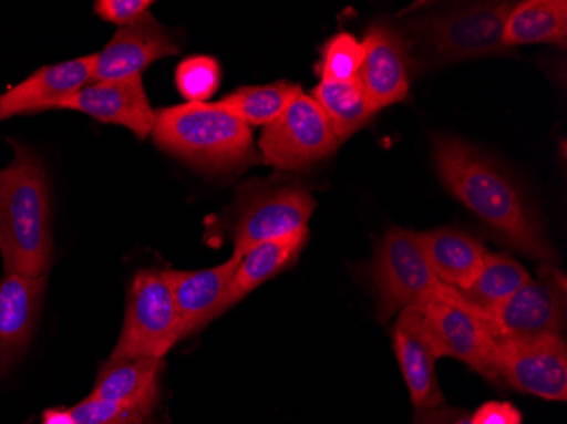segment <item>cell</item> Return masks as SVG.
I'll return each instance as SVG.
<instances>
[{
    "mask_svg": "<svg viewBox=\"0 0 567 424\" xmlns=\"http://www.w3.org/2000/svg\"><path fill=\"white\" fill-rule=\"evenodd\" d=\"M433 161L449 193L508 247L543 265L557 260L537 210L493 156L457 136L441 135L433 142Z\"/></svg>",
    "mask_w": 567,
    "mask_h": 424,
    "instance_id": "1",
    "label": "cell"
},
{
    "mask_svg": "<svg viewBox=\"0 0 567 424\" xmlns=\"http://www.w3.org/2000/svg\"><path fill=\"white\" fill-rule=\"evenodd\" d=\"M14 148V162L0 170V254L6 273L44 277L53 254L47 175L31 149Z\"/></svg>",
    "mask_w": 567,
    "mask_h": 424,
    "instance_id": "2",
    "label": "cell"
},
{
    "mask_svg": "<svg viewBox=\"0 0 567 424\" xmlns=\"http://www.w3.org/2000/svg\"><path fill=\"white\" fill-rule=\"evenodd\" d=\"M158 148L212 172H235L257 162L251 127L216 102H186L155 111Z\"/></svg>",
    "mask_w": 567,
    "mask_h": 424,
    "instance_id": "3",
    "label": "cell"
},
{
    "mask_svg": "<svg viewBox=\"0 0 567 424\" xmlns=\"http://www.w3.org/2000/svg\"><path fill=\"white\" fill-rule=\"evenodd\" d=\"M368 276L378 294V316L382 323L403 309L430 302H445L466 309L486 321L483 311L471 304L461 290L436 277L416 232L403 228L388 229L375 248Z\"/></svg>",
    "mask_w": 567,
    "mask_h": 424,
    "instance_id": "4",
    "label": "cell"
},
{
    "mask_svg": "<svg viewBox=\"0 0 567 424\" xmlns=\"http://www.w3.org/2000/svg\"><path fill=\"white\" fill-rule=\"evenodd\" d=\"M509 2L457 6L441 14L416 19L411 28L422 40L433 62H461L502 55Z\"/></svg>",
    "mask_w": 567,
    "mask_h": 424,
    "instance_id": "5",
    "label": "cell"
},
{
    "mask_svg": "<svg viewBox=\"0 0 567 424\" xmlns=\"http://www.w3.org/2000/svg\"><path fill=\"white\" fill-rule=\"evenodd\" d=\"M315 197L299 184H254L244 187L234 207V257L241 258L264 241L309 231Z\"/></svg>",
    "mask_w": 567,
    "mask_h": 424,
    "instance_id": "6",
    "label": "cell"
},
{
    "mask_svg": "<svg viewBox=\"0 0 567 424\" xmlns=\"http://www.w3.org/2000/svg\"><path fill=\"white\" fill-rule=\"evenodd\" d=\"M183 338V323L164 273L140 270L127 290L123 330L111 359H165Z\"/></svg>",
    "mask_w": 567,
    "mask_h": 424,
    "instance_id": "7",
    "label": "cell"
},
{
    "mask_svg": "<svg viewBox=\"0 0 567 424\" xmlns=\"http://www.w3.org/2000/svg\"><path fill=\"white\" fill-rule=\"evenodd\" d=\"M339 146L320 105L305 92L264 127L259 139L264 162L279 170H305L333 155Z\"/></svg>",
    "mask_w": 567,
    "mask_h": 424,
    "instance_id": "8",
    "label": "cell"
},
{
    "mask_svg": "<svg viewBox=\"0 0 567 424\" xmlns=\"http://www.w3.org/2000/svg\"><path fill=\"white\" fill-rule=\"evenodd\" d=\"M486 323L498 340L560 334L566 324V279L554 263H544L537 279L486 312Z\"/></svg>",
    "mask_w": 567,
    "mask_h": 424,
    "instance_id": "9",
    "label": "cell"
},
{
    "mask_svg": "<svg viewBox=\"0 0 567 424\" xmlns=\"http://www.w3.org/2000/svg\"><path fill=\"white\" fill-rule=\"evenodd\" d=\"M499 379L524 394L567 400V347L560 334L498 340Z\"/></svg>",
    "mask_w": 567,
    "mask_h": 424,
    "instance_id": "10",
    "label": "cell"
},
{
    "mask_svg": "<svg viewBox=\"0 0 567 424\" xmlns=\"http://www.w3.org/2000/svg\"><path fill=\"white\" fill-rule=\"evenodd\" d=\"M436 352L461 360L487 381H499L498 338L486 321L445 302L422 306Z\"/></svg>",
    "mask_w": 567,
    "mask_h": 424,
    "instance_id": "11",
    "label": "cell"
},
{
    "mask_svg": "<svg viewBox=\"0 0 567 424\" xmlns=\"http://www.w3.org/2000/svg\"><path fill=\"white\" fill-rule=\"evenodd\" d=\"M365 56L359 81L375 111L404 101L410 94V56L403 34L391 22L378 21L369 28Z\"/></svg>",
    "mask_w": 567,
    "mask_h": 424,
    "instance_id": "12",
    "label": "cell"
},
{
    "mask_svg": "<svg viewBox=\"0 0 567 424\" xmlns=\"http://www.w3.org/2000/svg\"><path fill=\"white\" fill-rule=\"evenodd\" d=\"M393 347L413 406L416 410L442 406L444 394L435 372L441 355L436 352L422 306H411L400 312L393 330Z\"/></svg>",
    "mask_w": 567,
    "mask_h": 424,
    "instance_id": "13",
    "label": "cell"
},
{
    "mask_svg": "<svg viewBox=\"0 0 567 424\" xmlns=\"http://www.w3.org/2000/svg\"><path fill=\"white\" fill-rule=\"evenodd\" d=\"M59 110L87 114L102 123L117 124L140 139L152 135L155 111L150 105L142 76L91 82L60 104Z\"/></svg>",
    "mask_w": 567,
    "mask_h": 424,
    "instance_id": "14",
    "label": "cell"
},
{
    "mask_svg": "<svg viewBox=\"0 0 567 424\" xmlns=\"http://www.w3.org/2000/svg\"><path fill=\"white\" fill-rule=\"evenodd\" d=\"M172 55H178L177 44L157 19L146 12L133 24L120 28L104 50L95 53L92 82L142 76L152 63Z\"/></svg>",
    "mask_w": 567,
    "mask_h": 424,
    "instance_id": "15",
    "label": "cell"
},
{
    "mask_svg": "<svg viewBox=\"0 0 567 424\" xmlns=\"http://www.w3.org/2000/svg\"><path fill=\"white\" fill-rule=\"evenodd\" d=\"M240 260L241 258L231 255L225 263L216 265L213 269L162 272L171 287L172 298L183 323L184 338L196 333L209 321L228 311L226 301H228L229 283L234 279Z\"/></svg>",
    "mask_w": 567,
    "mask_h": 424,
    "instance_id": "16",
    "label": "cell"
},
{
    "mask_svg": "<svg viewBox=\"0 0 567 424\" xmlns=\"http://www.w3.org/2000/svg\"><path fill=\"white\" fill-rule=\"evenodd\" d=\"M95 55L69 60L37 70L24 82L0 94V123L21 114L59 110L70 95L92 82Z\"/></svg>",
    "mask_w": 567,
    "mask_h": 424,
    "instance_id": "17",
    "label": "cell"
},
{
    "mask_svg": "<svg viewBox=\"0 0 567 424\" xmlns=\"http://www.w3.org/2000/svg\"><path fill=\"white\" fill-rule=\"evenodd\" d=\"M47 277L6 273L0 280V372L30 343L43 301Z\"/></svg>",
    "mask_w": 567,
    "mask_h": 424,
    "instance_id": "18",
    "label": "cell"
},
{
    "mask_svg": "<svg viewBox=\"0 0 567 424\" xmlns=\"http://www.w3.org/2000/svg\"><path fill=\"white\" fill-rule=\"evenodd\" d=\"M164 359H107L99 369L92 397L153 413L161 397Z\"/></svg>",
    "mask_w": 567,
    "mask_h": 424,
    "instance_id": "19",
    "label": "cell"
},
{
    "mask_svg": "<svg viewBox=\"0 0 567 424\" xmlns=\"http://www.w3.org/2000/svg\"><path fill=\"white\" fill-rule=\"evenodd\" d=\"M416 236L433 272L442 282L457 290L473 286L487 254L476 238L454 228L432 229Z\"/></svg>",
    "mask_w": 567,
    "mask_h": 424,
    "instance_id": "20",
    "label": "cell"
},
{
    "mask_svg": "<svg viewBox=\"0 0 567 424\" xmlns=\"http://www.w3.org/2000/svg\"><path fill=\"white\" fill-rule=\"evenodd\" d=\"M308 238L309 231H302L280 240L264 241L250 248L241 257L234 279L229 283L226 308H234L241 299L247 298L251 290L291 267L301 255Z\"/></svg>",
    "mask_w": 567,
    "mask_h": 424,
    "instance_id": "21",
    "label": "cell"
},
{
    "mask_svg": "<svg viewBox=\"0 0 567 424\" xmlns=\"http://www.w3.org/2000/svg\"><path fill=\"white\" fill-rule=\"evenodd\" d=\"M566 0H527L513 6L503 31L506 48L550 43L566 46Z\"/></svg>",
    "mask_w": 567,
    "mask_h": 424,
    "instance_id": "22",
    "label": "cell"
},
{
    "mask_svg": "<svg viewBox=\"0 0 567 424\" xmlns=\"http://www.w3.org/2000/svg\"><path fill=\"white\" fill-rule=\"evenodd\" d=\"M311 97L320 105L340 143L365 126L378 113L360 84L359 76L350 82L321 81L311 92Z\"/></svg>",
    "mask_w": 567,
    "mask_h": 424,
    "instance_id": "23",
    "label": "cell"
},
{
    "mask_svg": "<svg viewBox=\"0 0 567 424\" xmlns=\"http://www.w3.org/2000/svg\"><path fill=\"white\" fill-rule=\"evenodd\" d=\"M302 94V89L289 82L241 87L223 97L216 104L234 116L240 117L248 126H264L276 121L291 102Z\"/></svg>",
    "mask_w": 567,
    "mask_h": 424,
    "instance_id": "24",
    "label": "cell"
},
{
    "mask_svg": "<svg viewBox=\"0 0 567 424\" xmlns=\"http://www.w3.org/2000/svg\"><path fill=\"white\" fill-rule=\"evenodd\" d=\"M530 279L527 270L517 260L506 255L486 254L483 269L477 273L473 286L461 292L486 318L487 311L512 298Z\"/></svg>",
    "mask_w": 567,
    "mask_h": 424,
    "instance_id": "25",
    "label": "cell"
},
{
    "mask_svg": "<svg viewBox=\"0 0 567 424\" xmlns=\"http://www.w3.org/2000/svg\"><path fill=\"white\" fill-rule=\"evenodd\" d=\"M364 46L352 34H337L327 41L321 51V62L318 66L321 81H355L360 69H362V63H364Z\"/></svg>",
    "mask_w": 567,
    "mask_h": 424,
    "instance_id": "26",
    "label": "cell"
},
{
    "mask_svg": "<svg viewBox=\"0 0 567 424\" xmlns=\"http://www.w3.org/2000/svg\"><path fill=\"white\" fill-rule=\"evenodd\" d=\"M221 66L212 56H189L178 63L175 84L187 102H208L218 91Z\"/></svg>",
    "mask_w": 567,
    "mask_h": 424,
    "instance_id": "27",
    "label": "cell"
},
{
    "mask_svg": "<svg viewBox=\"0 0 567 424\" xmlns=\"http://www.w3.org/2000/svg\"><path fill=\"white\" fill-rule=\"evenodd\" d=\"M76 424H148L153 413L121 406L97 397H85L81 403L70 407Z\"/></svg>",
    "mask_w": 567,
    "mask_h": 424,
    "instance_id": "28",
    "label": "cell"
},
{
    "mask_svg": "<svg viewBox=\"0 0 567 424\" xmlns=\"http://www.w3.org/2000/svg\"><path fill=\"white\" fill-rule=\"evenodd\" d=\"M150 0H97L94 4V12L102 21L124 28L138 21L143 14L148 12Z\"/></svg>",
    "mask_w": 567,
    "mask_h": 424,
    "instance_id": "29",
    "label": "cell"
},
{
    "mask_svg": "<svg viewBox=\"0 0 567 424\" xmlns=\"http://www.w3.org/2000/svg\"><path fill=\"white\" fill-rule=\"evenodd\" d=\"M473 424H522L520 410L506 401H489L473 413Z\"/></svg>",
    "mask_w": 567,
    "mask_h": 424,
    "instance_id": "30",
    "label": "cell"
},
{
    "mask_svg": "<svg viewBox=\"0 0 567 424\" xmlns=\"http://www.w3.org/2000/svg\"><path fill=\"white\" fill-rule=\"evenodd\" d=\"M473 413L451 406H436L430 410H419L413 424H473Z\"/></svg>",
    "mask_w": 567,
    "mask_h": 424,
    "instance_id": "31",
    "label": "cell"
},
{
    "mask_svg": "<svg viewBox=\"0 0 567 424\" xmlns=\"http://www.w3.org/2000/svg\"><path fill=\"white\" fill-rule=\"evenodd\" d=\"M41 424H76L70 410H47L41 417Z\"/></svg>",
    "mask_w": 567,
    "mask_h": 424,
    "instance_id": "32",
    "label": "cell"
}]
</instances>
